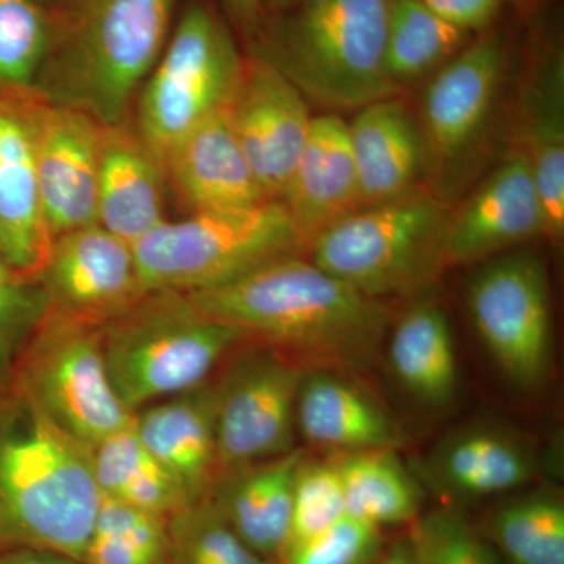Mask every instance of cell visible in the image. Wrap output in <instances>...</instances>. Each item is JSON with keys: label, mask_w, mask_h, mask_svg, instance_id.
I'll use <instances>...</instances> for the list:
<instances>
[{"label": "cell", "mask_w": 564, "mask_h": 564, "mask_svg": "<svg viewBox=\"0 0 564 564\" xmlns=\"http://www.w3.org/2000/svg\"><path fill=\"white\" fill-rule=\"evenodd\" d=\"M212 321L310 369L358 370L383 348L391 313L372 299L292 254L220 288L185 293Z\"/></svg>", "instance_id": "1"}, {"label": "cell", "mask_w": 564, "mask_h": 564, "mask_svg": "<svg viewBox=\"0 0 564 564\" xmlns=\"http://www.w3.org/2000/svg\"><path fill=\"white\" fill-rule=\"evenodd\" d=\"M102 497L91 448L21 392L0 391V545L84 563Z\"/></svg>", "instance_id": "2"}, {"label": "cell", "mask_w": 564, "mask_h": 564, "mask_svg": "<svg viewBox=\"0 0 564 564\" xmlns=\"http://www.w3.org/2000/svg\"><path fill=\"white\" fill-rule=\"evenodd\" d=\"M176 3L62 0L52 10L54 33L36 95L102 126L121 124L169 43Z\"/></svg>", "instance_id": "3"}, {"label": "cell", "mask_w": 564, "mask_h": 564, "mask_svg": "<svg viewBox=\"0 0 564 564\" xmlns=\"http://www.w3.org/2000/svg\"><path fill=\"white\" fill-rule=\"evenodd\" d=\"M386 22V0H296L263 18L250 54L329 113L358 111L402 93L384 69Z\"/></svg>", "instance_id": "4"}, {"label": "cell", "mask_w": 564, "mask_h": 564, "mask_svg": "<svg viewBox=\"0 0 564 564\" xmlns=\"http://www.w3.org/2000/svg\"><path fill=\"white\" fill-rule=\"evenodd\" d=\"M510 50L496 24L475 33L426 80L419 111L426 188L455 206L502 155L510 135Z\"/></svg>", "instance_id": "5"}, {"label": "cell", "mask_w": 564, "mask_h": 564, "mask_svg": "<svg viewBox=\"0 0 564 564\" xmlns=\"http://www.w3.org/2000/svg\"><path fill=\"white\" fill-rule=\"evenodd\" d=\"M242 340V333L206 317L174 291L148 292L102 326L111 384L132 414L206 383Z\"/></svg>", "instance_id": "6"}, {"label": "cell", "mask_w": 564, "mask_h": 564, "mask_svg": "<svg viewBox=\"0 0 564 564\" xmlns=\"http://www.w3.org/2000/svg\"><path fill=\"white\" fill-rule=\"evenodd\" d=\"M132 247L147 292L207 291L285 256L304 254L284 204L274 199L166 218Z\"/></svg>", "instance_id": "7"}, {"label": "cell", "mask_w": 564, "mask_h": 564, "mask_svg": "<svg viewBox=\"0 0 564 564\" xmlns=\"http://www.w3.org/2000/svg\"><path fill=\"white\" fill-rule=\"evenodd\" d=\"M452 206L429 191L361 207L318 234L306 256L372 299L410 296L429 288L445 262Z\"/></svg>", "instance_id": "8"}, {"label": "cell", "mask_w": 564, "mask_h": 564, "mask_svg": "<svg viewBox=\"0 0 564 564\" xmlns=\"http://www.w3.org/2000/svg\"><path fill=\"white\" fill-rule=\"evenodd\" d=\"M247 57L209 3L185 7L140 93L137 132L159 162L177 141L228 109Z\"/></svg>", "instance_id": "9"}, {"label": "cell", "mask_w": 564, "mask_h": 564, "mask_svg": "<svg viewBox=\"0 0 564 564\" xmlns=\"http://www.w3.org/2000/svg\"><path fill=\"white\" fill-rule=\"evenodd\" d=\"M7 386L91 451L133 422L110 381L102 325L50 304L22 345Z\"/></svg>", "instance_id": "10"}, {"label": "cell", "mask_w": 564, "mask_h": 564, "mask_svg": "<svg viewBox=\"0 0 564 564\" xmlns=\"http://www.w3.org/2000/svg\"><path fill=\"white\" fill-rule=\"evenodd\" d=\"M467 306L475 332L505 377L521 389L543 384L554 358L543 258L518 248L481 263L467 289Z\"/></svg>", "instance_id": "11"}, {"label": "cell", "mask_w": 564, "mask_h": 564, "mask_svg": "<svg viewBox=\"0 0 564 564\" xmlns=\"http://www.w3.org/2000/svg\"><path fill=\"white\" fill-rule=\"evenodd\" d=\"M304 372L281 352L258 345L214 378L220 474L295 451Z\"/></svg>", "instance_id": "12"}, {"label": "cell", "mask_w": 564, "mask_h": 564, "mask_svg": "<svg viewBox=\"0 0 564 564\" xmlns=\"http://www.w3.org/2000/svg\"><path fill=\"white\" fill-rule=\"evenodd\" d=\"M31 122L41 206L52 237L98 223L102 124L84 111L33 95Z\"/></svg>", "instance_id": "13"}, {"label": "cell", "mask_w": 564, "mask_h": 564, "mask_svg": "<svg viewBox=\"0 0 564 564\" xmlns=\"http://www.w3.org/2000/svg\"><path fill=\"white\" fill-rule=\"evenodd\" d=\"M545 237L543 202L524 152L508 143L481 180L452 206L447 265L484 263Z\"/></svg>", "instance_id": "14"}, {"label": "cell", "mask_w": 564, "mask_h": 564, "mask_svg": "<svg viewBox=\"0 0 564 564\" xmlns=\"http://www.w3.org/2000/svg\"><path fill=\"white\" fill-rule=\"evenodd\" d=\"M228 117L267 198L281 202L310 135V101L272 63L250 54Z\"/></svg>", "instance_id": "15"}, {"label": "cell", "mask_w": 564, "mask_h": 564, "mask_svg": "<svg viewBox=\"0 0 564 564\" xmlns=\"http://www.w3.org/2000/svg\"><path fill=\"white\" fill-rule=\"evenodd\" d=\"M40 285L50 306L102 326L148 293L132 245L99 223L55 237Z\"/></svg>", "instance_id": "16"}, {"label": "cell", "mask_w": 564, "mask_h": 564, "mask_svg": "<svg viewBox=\"0 0 564 564\" xmlns=\"http://www.w3.org/2000/svg\"><path fill=\"white\" fill-rule=\"evenodd\" d=\"M508 143L524 152L543 202L545 237L564 236V52L558 41L541 40L516 90Z\"/></svg>", "instance_id": "17"}, {"label": "cell", "mask_w": 564, "mask_h": 564, "mask_svg": "<svg viewBox=\"0 0 564 564\" xmlns=\"http://www.w3.org/2000/svg\"><path fill=\"white\" fill-rule=\"evenodd\" d=\"M29 98L0 95V256L21 281L40 284L54 237L41 206Z\"/></svg>", "instance_id": "18"}, {"label": "cell", "mask_w": 564, "mask_h": 564, "mask_svg": "<svg viewBox=\"0 0 564 564\" xmlns=\"http://www.w3.org/2000/svg\"><path fill=\"white\" fill-rule=\"evenodd\" d=\"M348 137L361 207L429 191L421 128L414 111L400 96L356 111L348 121Z\"/></svg>", "instance_id": "19"}, {"label": "cell", "mask_w": 564, "mask_h": 564, "mask_svg": "<svg viewBox=\"0 0 564 564\" xmlns=\"http://www.w3.org/2000/svg\"><path fill=\"white\" fill-rule=\"evenodd\" d=\"M161 165L191 214L269 202L236 139L228 109L177 141Z\"/></svg>", "instance_id": "20"}, {"label": "cell", "mask_w": 564, "mask_h": 564, "mask_svg": "<svg viewBox=\"0 0 564 564\" xmlns=\"http://www.w3.org/2000/svg\"><path fill=\"white\" fill-rule=\"evenodd\" d=\"M281 202L304 252L318 234L361 209L348 121L339 113L328 111L313 118L310 135Z\"/></svg>", "instance_id": "21"}, {"label": "cell", "mask_w": 564, "mask_h": 564, "mask_svg": "<svg viewBox=\"0 0 564 564\" xmlns=\"http://www.w3.org/2000/svg\"><path fill=\"white\" fill-rule=\"evenodd\" d=\"M133 426L148 451L176 478L188 502L207 499L220 475L214 377L191 391L141 408Z\"/></svg>", "instance_id": "22"}, {"label": "cell", "mask_w": 564, "mask_h": 564, "mask_svg": "<svg viewBox=\"0 0 564 564\" xmlns=\"http://www.w3.org/2000/svg\"><path fill=\"white\" fill-rule=\"evenodd\" d=\"M296 432L317 447L355 452L393 451L402 430L383 404L339 370L310 369L296 402Z\"/></svg>", "instance_id": "23"}, {"label": "cell", "mask_w": 564, "mask_h": 564, "mask_svg": "<svg viewBox=\"0 0 564 564\" xmlns=\"http://www.w3.org/2000/svg\"><path fill=\"white\" fill-rule=\"evenodd\" d=\"M165 174L140 133L128 124L102 126L98 223L128 243L166 220Z\"/></svg>", "instance_id": "24"}, {"label": "cell", "mask_w": 564, "mask_h": 564, "mask_svg": "<svg viewBox=\"0 0 564 564\" xmlns=\"http://www.w3.org/2000/svg\"><path fill=\"white\" fill-rule=\"evenodd\" d=\"M300 448L218 475L210 499L234 532L259 555L280 562L291 533L293 484Z\"/></svg>", "instance_id": "25"}, {"label": "cell", "mask_w": 564, "mask_h": 564, "mask_svg": "<svg viewBox=\"0 0 564 564\" xmlns=\"http://www.w3.org/2000/svg\"><path fill=\"white\" fill-rule=\"evenodd\" d=\"M533 445L496 425H473L448 434L434 448L429 473L458 499H485L522 488L536 474Z\"/></svg>", "instance_id": "26"}, {"label": "cell", "mask_w": 564, "mask_h": 564, "mask_svg": "<svg viewBox=\"0 0 564 564\" xmlns=\"http://www.w3.org/2000/svg\"><path fill=\"white\" fill-rule=\"evenodd\" d=\"M388 358L397 381L419 403L447 406L459 384L451 318L434 302L415 303L393 326Z\"/></svg>", "instance_id": "27"}, {"label": "cell", "mask_w": 564, "mask_h": 564, "mask_svg": "<svg viewBox=\"0 0 564 564\" xmlns=\"http://www.w3.org/2000/svg\"><path fill=\"white\" fill-rule=\"evenodd\" d=\"M102 499L172 518L191 505L187 494L140 440L133 422L91 451Z\"/></svg>", "instance_id": "28"}, {"label": "cell", "mask_w": 564, "mask_h": 564, "mask_svg": "<svg viewBox=\"0 0 564 564\" xmlns=\"http://www.w3.org/2000/svg\"><path fill=\"white\" fill-rule=\"evenodd\" d=\"M386 2L384 69L400 90L429 80L474 36L441 20L421 0Z\"/></svg>", "instance_id": "29"}, {"label": "cell", "mask_w": 564, "mask_h": 564, "mask_svg": "<svg viewBox=\"0 0 564 564\" xmlns=\"http://www.w3.org/2000/svg\"><path fill=\"white\" fill-rule=\"evenodd\" d=\"M393 451L339 454L333 462L339 470L347 514L383 529L419 518L417 485Z\"/></svg>", "instance_id": "30"}, {"label": "cell", "mask_w": 564, "mask_h": 564, "mask_svg": "<svg viewBox=\"0 0 564 564\" xmlns=\"http://www.w3.org/2000/svg\"><path fill=\"white\" fill-rule=\"evenodd\" d=\"M84 564H173L169 516L102 499Z\"/></svg>", "instance_id": "31"}, {"label": "cell", "mask_w": 564, "mask_h": 564, "mask_svg": "<svg viewBox=\"0 0 564 564\" xmlns=\"http://www.w3.org/2000/svg\"><path fill=\"white\" fill-rule=\"evenodd\" d=\"M491 532L510 564H564V503L556 494L529 492L502 505Z\"/></svg>", "instance_id": "32"}, {"label": "cell", "mask_w": 564, "mask_h": 564, "mask_svg": "<svg viewBox=\"0 0 564 564\" xmlns=\"http://www.w3.org/2000/svg\"><path fill=\"white\" fill-rule=\"evenodd\" d=\"M54 17L41 0H0V95H36Z\"/></svg>", "instance_id": "33"}, {"label": "cell", "mask_w": 564, "mask_h": 564, "mask_svg": "<svg viewBox=\"0 0 564 564\" xmlns=\"http://www.w3.org/2000/svg\"><path fill=\"white\" fill-rule=\"evenodd\" d=\"M170 533L173 564H274L243 543L210 497L174 513Z\"/></svg>", "instance_id": "34"}, {"label": "cell", "mask_w": 564, "mask_h": 564, "mask_svg": "<svg viewBox=\"0 0 564 564\" xmlns=\"http://www.w3.org/2000/svg\"><path fill=\"white\" fill-rule=\"evenodd\" d=\"M345 514L344 485L336 463L333 459L310 462L304 456L293 484L291 533L284 554L293 545L328 529Z\"/></svg>", "instance_id": "35"}, {"label": "cell", "mask_w": 564, "mask_h": 564, "mask_svg": "<svg viewBox=\"0 0 564 564\" xmlns=\"http://www.w3.org/2000/svg\"><path fill=\"white\" fill-rule=\"evenodd\" d=\"M408 538L417 564H500L491 544L451 508L415 519Z\"/></svg>", "instance_id": "36"}, {"label": "cell", "mask_w": 564, "mask_h": 564, "mask_svg": "<svg viewBox=\"0 0 564 564\" xmlns=\"http://www.w3.org/2000/svg\"><path fill=\"white\" fill-rule=\"evenodd\" d=\"M383 552L380 527L345 514L281 556V564H373Z\"/></svg>", "instance_id": "37"}, {"label": "cell", "mask_w": 564, "mask_h": 564, "mask_svg": "<svg viewBox=\"0 0 564 564\" xmlns=\"http://www.w3.org/2000/svg\"><path fill=\"white\" fill-rule=\"evenodd\" d=\"M46 306L41 285L21 281L0 256V391L9 384L22 345Z\"/></svg>", "instance_id": "38"}, {"label": "cell", "mask_w": 564, "mask_h": 564, "mask_svg": "<svg viewBox=\"0 0 564 564\" xmlns=\"http://www.w3.org/2000/svg\"><path fill=\"white\" fill-rule=\"evenodd\" d=\"M441 20L475 35L496 24L507 0H421Z\"/></svg>", "instance_id": "39"}, {"label": "cell", "mask_w": 564, "mask_h": 564, "mask_svg": "<svg viewBox=\"0 0 564 564\" xmlns=\"http://www.w3.org/2000/svg\"><path fill=\"white\" fill-rule=\"evenodd\" d=\"M218 2L221 3L234 28L252 43L265 18L263 0H218Z\"/></svg>", "instance_id": "40"}, {"label": "cell", "mask_w": 564, "mask_h": 564, "mask_svg": "<svg viewBox=\"0 0 564 564\" xmlns=\"http://www.w3.org/2000/svg\"><path fill=\"white\" fill-rule=\"evenodd\" d=\"M0 564H84L69 556L29 547V545H0Z\"/></svg>", "instance_id": "41"}, {"label": "cell", "mask_w": 564, "mask_h": 564, "mask_svg": "<svg viewBox=\"0 0 564 564\" xmlns=\"http://www.w3.org/2000/svg\"><path fill=\"white\" fill-rule=\"evenodd\" d=\"M373 564H417L411 545L410 538H404L402 541H397L388 551L381 552L377 562Z\"/></svg>", "instance_id": "42"}, {"label": "cell", "mask_w": 564, "mask_h": 564, "mask_svg": "<svg viewBox=\"0 0 564 564\" xmlns=\"http://www.w3.org/2000/svg\"><path fill=\"white\" fill-rule=\"evenodd\" d=\"M295 3L296 0H263V10H265L267 17V14H276L289 10Z\"/></svg>", "instance_id": "43"}, {"label": "cell", "mask_w": 564, "mask_h": 564, "mask_svg": "<svg viewBox=\"0 0 564 564\" xmlns=\"http://www.w3.org/2000/svg\"><path fill=\"white\" fill-rule=\"evenodd\" d=\"M513 6L518 7L522 11H532L534 7L540 6L543 0H510Z\"/></svg>", "instance_id": "44"}]
</instances>
